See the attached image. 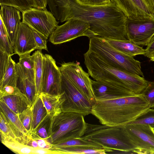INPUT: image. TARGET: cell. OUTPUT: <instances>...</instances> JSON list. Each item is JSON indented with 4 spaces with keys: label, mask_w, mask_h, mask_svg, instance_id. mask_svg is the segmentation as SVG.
I'll list each match as a JSON object with an SVG mask.
<instances>
[{
    "label": "cell",
    "mask_w": 154,
    "mask_h": 154,
    "mask_svg": "<svg viewBox=\"0 0 154 154\" xmlns=\"http://www.w3.org/2000/svg\"><path fill=\"white\" fill-rule=\"evenodd\" d=\"M51 12L63 22L72 19L88 23L95 36L128 40L125 26L127 17L113 3L93 5L78 0H47Z\"/></svg>",
    "instance_id": "1"
},
{
    "label": "cell",
    "mask_w": 154,
    "mask_h": 154,
    "mask_svg": "<svg viewBox=\"0 0 154 154\" xmlns=\"http://www.w3.org/2000/svg\"><path fill=\"white\" fill-rule=\"evenodd\" d=\"M141 93L115 99L95 100L91 113L102 125L125 126L149 109Z\"/></svg>",
    "instance_id": "2"
},
{
    "label": "cell",
    "mask_w": 154,
    "mask_h": 154,
    "mask_svg": "<svg viewBox=\"0 0 154 154\" xmlns=\"http://www.w3.org/2000/svg\"><path fill=\"white\" fill-rule=\"evenodd\" d=\"M88 73L95 81L129 90L136 94L142 93L149 81L138 75L113 67L88 50L84 54Z\"/></svg>",
    "instance_id": "3"
},
{
    "label": "cell",
    "mask_w": 154,
    "mask_h": 154,
    "mask_svg": "<svg viewBox=\"0 0 154 154\" xmlns=\"http://www.w3.org/2000/svg\"><path fill=\"white\" fill-rule=\"evenodd\" d=\"M82 137L108 149L126 152L136 150L124 126L87 123L85 133Z\"/></svg>",
    "instance_id": "4"
},
{
    "label": "cell",
    "mask_w": 154,
    "mask_h": 154,
    "mask_svg": "<svg viewBox=\"0 0 154 154\" xmlns=\"http://www.w3.org/2000/svg\"><path fill=\"white\" fill-rule=\"evenodd\" d=\"M88 50L113 67L144 78L140 61L118 51L103 38L94 36L90 38Z\"/></svg>",
    "instance_id": "5"
},
{
    "label": "cell",
    "mask_w": 154,
    "mask_h": 154,
    "mask_svg": "<svg viewBox=\"0 0 154 154\" xmlns=\"http://www.w3.org/2000/svg\"><path fill=\"white\" fill-rule=\"evenodd\" d=\"M84 115L62 112L51 118L48 141L52 144L67 139L82 137L87 123Z\"/></svg>",
    "instance_id": "6"
},
{
    "label": "cell",
    "mask_w": 154,
    "mask_h": 154,
    "mask_svg": "<svg viewBox=\"0 0 154 154\" xmlns=\"http://www.w3.org/2000/svg\"><path fill=\"white\" fill-rule=\"evenodd\" d=\"M60 93L62 112L76 113L85 116L91 114L92 103L62 73Z\"/></svg>",
    "instance_id": "7"
},
{
    "label": "cell",
    "mask_w": 154,
    "mask_h": 154,
    "mask_svg": "<svg viewBox=\"0 0 154 154\" xmlns=\"http://www.w3.org/2000/svg\"><path fill=\"white\" fill-rule=\"evenodd\" d=\"M128 39L139 46H147L154 35V17H127L125 26Z\"/></svg>",
    "instance_id": "8"
},
{
    "label": "cell",
    "mask_w": 154,
    "mask_h": 154,
    "mask_svg": "<svg viewBox=\"0 0 154 154\" xmlns=\"http://www.w3.org/2000/svg\"><path fill=\"white\" fill-rule=\"evenodd\" d=\"M89 38L95 36L89 24L84 21L72 19L58 26L49 36V41L54 45L65 43L81 36Z\"/></svg>",
    "instance_id": "9"
},
{
    "label": "cell",
    "mask_w": 154,
    "mask_h": 154,
    "mask_svg": "<svg viewBox=\"0 0 154 154\" xmlns=\"http://www.w3.org/2000/svg\"><path fill=\"white\" fill-rule=\"evenodd\" d=\"M22 21L32 29L47 38L58 26L59 22L51 12L46 8H33L22 12Z\"/></svg>",
    "instance_id": "10"
},
{
    "label": "cell",
    "mask_w": 154,
    "mask_h": 154,
    "mask_svg": "<svg viewBox=\"0 0 154 154\" xmlns=\"http://www.w3.org/2000/svg\"><path fill=\"white\" fill-rule=\"evenodd\" d=\"M61 73L66 76L77 88L93 104L95 99L92 87V80L78 63H63L59 67Z\"/></svg>",
    "instance_id": "11"
},
{
    "label": "cell",
    "mask_w": 154,
    "mask_h": 154,
    "mask_svg": "<svg viewBox=\"0 0 154 154\" xmlns=\"http://www.w3.org/2000/svg\"><path fill=\"white\" fill-rule=\"evenodd\" d=\"M124 127L135 147L134 152L154 153V128L140 124H128Z\"/></svg>",
    "instance_id": "12"
},
{
    "label": "cell",
    "mask_w": 154,
    "mask_h": 154,
    "mask_svg": "<svg viewBox=\"0 0 154 154\" xmlns=\"http://www.w3.org/2000/svg\"><path fill=\"white\" fill-rule=\"evenodd\" d=\"M61 73L55 60L50 55L43 54L41 93L57 95L60 92Z\"/></svg>",
    "instance_id": "13"
},
{
    "label": "cell",
    "mask_w": 154,
    "mask_h": 154,
    "mask_svg": "<svg viewBox=\"0 0 154 154\" xmlns=\"http://www.w3.org/2000/svg\"><path fill=\"white\" fill-rule=\"evenodd\" d=\"M127 17H154L152 0H111Z\"/></svg>",
    "instance_id": "14"
},
{
    "label": "cell",
    "mask_w": 154,
    "mask_h": 154,
    "mask_svg": "<svg viewBox=\"0 0 154 154\" xmlns=\"http://www.w3.org/2000/svg\"><path fill=\"white\" fill-rule=\"evenodd\" d=\"M13 48L14 54L19 57L37 49L33 30L23 21L18 26Z\"/></svg>",
    "instance_id": "15"
},
{
    "label": "cell",
    "mask_w": 154,
    "mask_h": 154,
    "mask_svg": "<svg viewBox=\"0 0 154 154\" xmlns=\"http://www.w3.org/2000/svg\"><path fill=\"white\" fill-rule=\"evenodd\" d=\"M20 11L10 6H1L0 18L3 22L10 42L14 46L18 26L21 19Z\"/></svg>",
    "instance_id": "16"
},
{
    "label": "cell",
    "mask_w": 154,
    "mask_h": 154,
    "mask_svg": "<svg viewBox=\"0 0 154 154\" xmlns=\"http://www.w3.org/2000/svg\"><path fill=\"white\" fill-rule=\"evenodd\" d=\"M92 87L95 100L112 99L136 94L129 90L95 80H92Z\"/></svg>",
    "instance_id": "17"
},
{
    "label": "cell",
    "mask_w": 154,
    "mask_h": 154,
    "mask_svg": "<svg viewBox=\"0 0 154 154\" xmlns=\"http://www.w3.org/2000/svg\"><path fill=\"white\" fill-rule=\"evenodd\" d=\"M0 111L5 116L17 140L25 144L31 138V135L23 125L18 116L0 100Z\"/></svg>",
    "instance_id": "18"
},
{
    "label": "cell",
    "mask_w": 154,
    "mask_h": 154,
    "mask_svg": "<svg viewBox=\"0 0 154 154\" xmlns=\"http://www.w3.org/2000/svg\"><path fill=\"white\" fill-rule=\"evenodd\" d=\"M16 67L18 76L17 86L32 106L38 96L35 79L24 74L17 63Z\"/></svg>",
    "instance_id": "19"
},
{
    "label": "cell",
    "mask_w": 154,
    "mask_h": 154,
    "mask_svg": "<svg viewBox=\"0 0 154 154\" xmlns=\"http://www.w3.org/2000/svg\"><path fill=\"white\" fill-rule=\"evenodd\" d=\"M114 48L127 55L134 57L145 54V49L137 45L130 40H120L104 38Z\"/></svg>",
    "instance_id": "20"
},
{
    "label": "cell",
    "mask_w": 154,
    "mask_h": 154,
    "mask_svg": "<svg viewBox=\"0 0 154 154\" xmlns=\"http://www.w3.org/2000/svg\"><path fill=\"white\" fill-rule=\"evenodd\" d=\"M0 100L17 115L32 106L27 97L22 93L4 96L0 98Z\"/></svg>",
    "instance_id": "21"
},
{
    "label": "cell",
    "mask_w": 154,
    "mask_h": 154,
    "mask_svg": "<svg viewBox=\"0 0 154 154\" xmlns=\"http://www.w3.org/2000/svg\"><path fill=\"white\" fill-rule=\"evenodd\" d=\"M51 150L56 151L60 154H104L107 152L112 151V150L103 147H95L89 146H63L54 147Z\"/></svg>",
    "instance_id": "22"
},
{
    "label": "cell",
    "mask_w": 154,
    "mask_h": 154,
    "mask_svg": "<svg viewBox=\"0 0 154 154\" xmlns=\"http://www.w3.org/2000/svg\"><path fill=\"white\" fill-rule=\"evenodd\" d=\"M32 120L31 134L33 133L40 122L48 115L46 109L40 95L31 106Z\"/></svg>",
    "instance_id": "23"
},
{
    "label": "cell",
    "mask_w": 154,
    "mask_h": 154,
    "mask_svg": "<svg viewBox=\"0 0 154 154\" xmlns=\"http://www.w3.org/2000/svg\"><path fill=\"white\" fill-rule=\"evenodd\" d=\"M48 115L51 117L62 112L61 94L52 95L42 93L40 95Z\"/></svg>",
    "instance_id": "24"
},
{
    "label": "cell",
    "mask_w": 154,
    "mask_h": 154,
    "mask_svg": "<svg viewBox=\"0 0 154 154\" xmlns=\"http://www.w3.org/2000/svg\"><path fill=\"white\" fill-rule=\"evenodd\" d=\"M2 143L15 153L19 154H32L34 148L0 133Z\"/></svg>",
    "instance_id": "25"
},
{
    "label": "cell",
    "mask_w": 154,
    "mask_h": 154,
    "mask_svg": "<svg viewBox=\"0 0 154 154\" xmlns=\"http://www.w3.org/2000/svg\"><path fill=\"white\" fill-rule=\"evenodd\" d=\"M43 54L41 50L35 51L32 55L35 63V83L37 96L41 93L42 81L43 71Z\"/></svg>",
    "instance_id": "26"
},
{
    "label": "cell",
    "mask_w": 154,
    "mask_h": 154,
    "mask_svg": "<svg viewBox=\"0 0 154 154\" xmlns=\"http://www.w3.org/2000/svg\"><path fill=\"white\" fill-rule=\"evenodd\" d=\"M16 63L12 59L9 63L2 79L0 80V88L6 85L17 86V75L16 72Z\"/></svg>",
    "instance_id": "27"
},
{
    "label": "cell",
    "mask_w": 154,
    "mask_h": 154,
    "mask_svg": "<svg viewBox=\"0 0 154 154\" xmlns=\"http://www.w3.org/2000/svg\"><path fill=\"white\" fill-rule=\"evenodd\" d=\"M52 144V148L63 146H80L102 147L100 145L88 140L82 137L69 138L63 141L56 142Z\"/></svg>",
    "instance_id": "28"
},
{
    "label": "cell",
    "mask_w": 154,
    "mask_h": 154,
    "mask_svg": "<svg viewBox=\"0 0 154 154\" xmlns=\"http://www.w3.org/2000/svg\"><path fill=\"white\" fill-rule=\"evenodd\" d=\"M30 54L20 56L19 61L17 64L24 74L35 79V63L33 57Z\"/></svg>",
    "instance_id": "29"
},
{
    "label": "cell",
    "mask_w": 154,
    "mask_h": 154,
    "mask_svg": "<svg viewBox=\"0 0 154 154\" xmlns=\"http://www.w3.org/2000/svg\"><path fill=\"white\" fill-rule=\"evenodd\" d=\"M0 49L5 51L9 54L14 51L3 22L0 18Z\"/></svg>",
    "instance_id": "30"
},
{
    "label": "cell",
    "mask_w": 154,
    "mask_h": 154,
    "mask_svg": "<svg viewBox=\"0 0 154 154\" xmlns=\"http://www.w3.org/2000/svg\"><path fill=\"white\" fill-rule=\"evenodd\" d=\"M51 117L48 115L38 125L35 131L31 134L48 140L49 138V128Z\"/></svg>",
    "instance_id": "31"
},
{
    "label": "cell",
    "mask_w": 154,
    "mask_h": 154,
    "mask_svg": "<svg viewBox=\"0 0 154 154\" xmlns=\"http://www.w3.org/2000/svg\"><path fill=\"white\" fill-rule=\"evenodd\" d=\"M128 124L145 125L154 128V109H149L134 121Z\"/></svg>",
    "instance_id": "32"
},
{
    "label": "cell",
    "mask_w": 154,
    "mask_h": 154,
    "mask_svg": "<svg viewBox=\"0 0 154 154\" xmlns=\"http://www.w3.org/2000/svg\"><path fill=\"white\" fill-rule=\"evenodd\" d=\"M0 5L12 6L22 13L32 8L29 0H0Z\"/></svg>",
    "instance_id": "33"
},
{
    "label": "cell",
    "mask_w": 154,
    "mask_h": 154,
    "mask_svg": "<svg viewBox=\"0 0 154 154\" xmlns=\"http://www.w3.org/2000/svg\"><path fill=\"white\" fill-rule=\"evenodd\" d=\"M0 133L10 138L17 140L9 123L3 113L0 111Z\"/></svg>",
    "instance_id": "34"
},
{
    "label": "cell",
    "mask_w": 154,
    "mask_h": 154,
    "mask_svg": "<svg viewBox=\"0 0 154 154\" xmlns=\"http://www.w3.org/2000/svg\"><path fill=\"white\" fill-rule=\"evenodd\" d=\"M18 116L23 125L31 135L32 120L31 107L28 108Z\"/></svg>",
    "instance_id": "35"
},
{
    "label": "cell",
    "mask_w": 154,
    "mask_h": 154,
    "mask_svg": "<svg viewBox=\"0 0 154 154\" xmlns=\"http://www.w3.org/2000/svg\"><path fill=\"white\" fill-rule=\"evenodd\" d=\"M141 94L148 102L149 108L154 107V82H149L147 86Z\"/></svg>",
    "instance_id": "36"
},
{
    "label": "cell",
    "mask_w": 154,
    "mask_h": 154,
    "mask_svg": "<svg viewBox=\"0 0 154 154\" xmlns=\"http://www.w3.org/2000/svg\"><path fill=\"white\" fill-rule=\"evenodd\" d=\"M14 54H9L0 49V80L3 78L8 66L10 57Z\"/></svg>",
    "instance_id": "37"
},
{
    "label": "cell",
    "mask_w": 154,
    "mask_h": 154,
    "mask_svg": "<svg viewBox=\"0 0 154 154\" xmlns=\"http://www.w3.org/2000/svg\"><path fill=\"white\" fill-rule=\"evenodd\" d=\"M32 30L37 49L40 50H45L48 51L47 45L48 38L40 33L34 30Z\"/></svg>",
    "instance_id": "38"
},
{
    "label": "cell",
    "mask_w": 154,
    "mask_h": 154,
    "mask_svg": "<svg viewBox=\"0 0 154 154\" xmlns=\"http://www.w3.org/2000/svg\"><path fill=\"white\" fill-rule=\"evenodd\" d=\"M21 93L17 86L6 85L0 88V98L4 96Z\"/></svg>",
    "instance_id": "39"
},
{
    "label": "cell",
    "mask_w": 154,
    "mask_h": 154,
    "mask_svg": "<svg viewBox=\"0 0 154 154\" xmlns=\"http://www.w3.org/2000/svg\"><path fill=\"white\" fill-rule=\"evenodd\" d=\"M31 138L36 140L39 147L51 149L52 147V144L47 140L40 138L35 134H31Z\"/></svg>",
    "instance_id": "40"
},
{
    "label": "cell",
    "mask_w": 154,
    "mask_h": 154,
    "mask_svg": "<svg viewBox=\"0 0 154 154\" xmlns=\"http://www.w3.org/2000/svg\"><path fill=\"white\" fill-rule=\"evenodd\" d=\"M145 52L144 55L149 58L154 54V35L145 49Z\"/></svg>",
    "instance_id": "41"
},
{
    "label": "cell",
    "mask_w": 154,
    "mask_h": 154,
    "mask_svg": "<svg viewBox=\"0 0 154 154\" xmlns=\"http://www.w3.org/2000/svg\"><path fill=\"white\" fill-rule=\"evenodd\" d=\"M29 1L33 8L42 9L46 8L47 0H29Z\"/></svg>",
    "instance_id": "42"
},
{
    "label": "cell",
    "mask_w": 154,
    "mask_h": 154,
    "mask_svg": "<svg viewBox=\"0 0 154 154\" xmlns=\"http://www.w3.org/2000/svg\"><path fill=\"white\" fill-rule=\"evenodd\" d=\"M84 4L93 5H102L108 4L111 2V0H78Z\"/></svg>",
    "instance_id": "43"
},
{
    "label": "cell",
    "mask_w": 154,
    "mask_h": 154,
    "mask_svg": "<svg viewBox=\"0 0 154 154\" xmlns=\"http://www.w3.org/2000/svg\"><path fill=\"white\" fill-rule=\"evenodd\" d=\"M60 154L59 153L55 150H53L47 149L43 148L40 147L34 148L32 151V154Z\"/></svg>",
    "instance_id": "44"
},
{
    "label": "cell",
    "mask_w": 154,
    "mask_h": 154,
    "mask_svg": "<svg viewBox=\"0 0 154 154\" xmlns=\"http://www.w3.org/2000/svg\"><path fill=\"white\" fill-rule=\"evenodd\" d=\"M25 144L33 148H37L39 147L37 141L32 138L27 141L25 143Z\"/></svg>",
    "instance_id": "45"
},
{
    "label": "cell",
    "mask_w": 154,
    "mask_h": 154,
    "mask_svg": "<svg viewBox=\"0 0 154 154\" xmlns=\"http://www.w3.org/2000/svg\"><path fill=\"white\" fill-rule=\"evenodd\" d=\"M150 60L154 62V54H153L150 58Z\"/></svg>",
    "instance_id": "46"
},
{
    "label": "cell",
    "mask_w": 154,
    "mask_h": 154,
    "mask_svg": "<svg viewBox=\"0 0 154 154\" xmlns=\"http://www.w3.org/2000/svg\"><path fill=\"white\" fill-rule=\"evenodd\" d=\"M152 1L153 2V5H154V0H152Z\"/></svg>",
    "instance_id": "47"
}]
</instances>
